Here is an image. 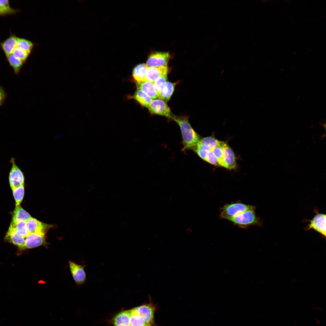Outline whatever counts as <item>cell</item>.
Wrapping results in <instances>:
<instances>
[{"instance_id":"1","label":"cell","mask_w":326,"mask_h":326,"mask_svg":"<svg viewBox=\"0 0 326 326\" xmlns=\"http://www.w3.org/2000/svg\"><path fill=\"white\" fill-rule=\"evenodd\" d=\"M172 120L175 121L180 126L182 138L183 150L194 151L200 139L199 136L190 125L188 117L173 114Z\"/></svg>"},{"instance_id":"2","label":"cell","mask_w":326,"mask_h":326,"mask_svg":"<svg viewBox=\"0 0 326 326\" xmlns=\"http://www.w3.org/2000/svg\"><path fill=\"white\" fill-rule=\"evenodd\" d=\"M255 209L249 210L227 220L241 228L246 229L251 226H261L262 223L256 214Z\"/></svg>"},{"instance_id":"3","label":"cell","mask_w":326,"mask_h":326,"mask_svg":"<svg viewBox=\"0 0 326 326\" xmlns=\"http://www.w3.org/2000/svg\"><path fill=\"white\" fill-rule=\"evenodd\" d=\"M254 209H256L255 206L239 201L227 203L220 208L219 218L227 219L245 211Z\"/></svg>"},{"instance_id":"4","label":"cell","mask_w":326,"mask_h":326,"mask_svg":"<svg viewBox=\"0 0 326 326\" xmlns=\"http://www.w3.org/2000/svg\"><path fill=\"white\" fill-rule=\"evenodd\" d=\"M150 113L172 120L173 114L166 102L159 99H153L147 107Z\"/></svg>"},{"instance_id":"5","label":"cell","mask_w":326,"mask_h":326,"mask_svg":"<svg viewBox=\"0 0 326 326\" xmlns=\"http://www.w3.org/2000/svg\"><path fill=\"white\" fill-rule=\"evenodd\" d=\"M10 161L11 167L9 175V181L11 189L24 185V177L23 172L16 165L14 158H11Z\"/></svg>"},{"instance_id":"6","label":"cell","mask_w":326,"mask_h":326,"mask_svg":"<svg viewBox=\"0 0 326 326\" xmlns=\"http://www.w3.org/2000/svg\"><path fill=\"white\" fill-rule=\"evenodd\" d=\"M132 309L136 314L143 318L146 323L152 325L154 324V315L155 309L152 304H144Z\"/></svg>"},{"instance_id":"7","label":"cell","mask_w":326,"mask_h":326,"mask_svg":"<svg viewBox=\"0 0 326 326\" xmlns=\"http://www.w3.org/2000/svg\"><path fill=\"white\" fill-rule=\"evenodd\" d=\"M316 214L313 218L310 220V223L305 229L308 230L312 229L320 233L325 237L326 235V215L319 213L316 212Z\"/></svg>"},{"instance_id":"8","label":"cell","mask_w":326,"mask_h":326,"mask_svg":"<svg viewBox=\"0 0 326 326\" xmlns=\"http://www.w3.org/2000/svg\"><path fill=\"white\" fill-rule=\"evenodd\" d=\"M170 57L169 53L154 52L149 56L146 64L148 67L167 66Z\"/></svg>"},{"instance_id":"9","label":"cell","mask_w":326,"mask_h":326,"mask_svg":"<svg viewBox=\"0 0 326 326\" xmlns=\"http://www.w3.org/2000/svg\"><path fill=\"white\" fill-rule=\"evenodd\" d=\"M29 233H36L44 235L51 225L38 220L32 217L26 221Z\"/></svg>"},{"instance_id":"10","label":"cell","mask_w":326,"mask_h":326,"mask_svg":"<svg viewBox=\"0 0 326 326\" xmlns=\"http://www.w3.org/2000/svg\"><path fill=\"white\" fill-rule=\"evenodd\" d=\"M69 263L71 274L76 283L78 285L84 283L86 278L84 267L70 261Z\"/></svg>"},{"instance_id":"11","label":"cell","mask_w":326,"mask_h":326,"mask_svg":"<svg viewBox=\"0 0 326 326\" xmlns=\"http://www.w3.org/2000/svg\"><path fill=\"white\" fill-rule=\"evenodd\" d=\"M222 145L223 150L224 167L229 169L234 168L236 166V162L233 150L224 142H222Z\"/></svg>"},{"instance_id":"12","label":"cell","mask_w":326,"mask_h":326,"mask_svg":"<svg viewBox=\"0 0 326 326\" xmlns=\"http://www.w3.org/2000/svg\"><path fill=\"white\" fill-rule=\"evenodd\" d=\"M168 72L167 66L148 67L145 74V80L154 82L159 77L167 75Z\"/></svg>"},{"instance_id":"13","label":"cell","mask_w":326,"mask_h":326,"mask_svg":"<svg viewBox=\"0 0 326 326\" xmlns=\"http://www.w3.org/2000/svg\"><path fill=\"white\" fill-rule=\"evenodd\" d=\"M44 235L29 233L25 239L24 249L31 248L43 245L46 243Z\"/></svg>"},{"instance_id":"14","label":"cell","mask_w":326,"mask_h":326,"mask_svg":"<svg viewBox=\"0 0 326 326\" xmlns=\"http://www.w3.org/2000/svg\"><path fill=\"white\" fill-rule=\"evenodd\" d=\"M136 85L137 89L141 90L152 99L159 98L154 82L147 81L141 82H137Z\"/></svg>"},{"instance_id":"15","label":"cell","mask_w":326,"mask_h":326,"mask_svg":"<svg viewBox=\"0 0 326 326\" xmlns=\"http://www.w3.org/2000/svg\"><path fill=\"white\" fill-rule=\"evenodd\" d=\"M5 239L10 242L18 246L20 249H24L25 238L19 235L10 227L6 235Z\"/></svg>"},{"instance_id":"16","label":"cell","mask_w":326,"mask_h":326,"mask_svg":"<svg viewBox=\"0 0 326 326\" xmlns=\"http://www.w3.org/2000/svg\"><path fill=\"white\" fill-rule=\"evenodd\" d=\"M130 310L123 311L116 314L112 320L114 326H130Z\"/></svg>"},{"instance_id":"17","label":"cell","mask_w":326,"mask_h":326,"mask_svg":"<svg viewBox=\"0 0 326 326\" xmlns=\"http://www.w3.org/2000/svg\"><path fill=\"white\" fill-rule=\"evenodd\" d=\"M220 142V141L213 137L209 136L200 139L197 146L206 152L211 151L218 145Z\"/></svg>"},{"instance_id":"18","label":"cell","mask_w":326,"mask_h":326,"mask_svg":"<svg viewBox=\"0 0 326 326\" xmlns=\"http://www.w3.org/2000/svg\"><path fill=\"white\" fill-rule=\"evenodd\" d=\"M18 39L16 36L12 35L1 43V46L6 56L12 54L17 47Z\"/></svg>"},{"instance_id":"19","label":"cell","mask_w":326,"mask_h":326,"mask_svg":"<svg viewBox=\"0 0 326 326\" xmlns=\"http://www.w3.org/2000/svg\"><path fill=\"white\" fill-rule=\"evenodd\" d=\"M31 217L20 205L16 206L13 212L11 222L16 223L22 221H26Z\"/></svg>"},{"instance_id":"20","label":"cell","mask_w":326,"mask_h":326,"mask_svg":"<svg viewBox=\"0 0 326 326\" xmlns=\"http://www.w3.org/2000/svg\"><path fill=\"white\" fill-rule=\"evenodd\" d=\"M148 67L146 64L142 63L136 66L134 69L133 75L134 78L138 82L146 81L145 75Z\"/></svg>"},{"instance_id":"21","label":"cell","mask_w":326,"mask_h":326,"mask_svg":"<svg viewBox=\"0 0 326 326\" xmlns=\"http://www.w3.org/2000/svg\"><path fill=\"white\" fill-rule=\"evenodd\" d=\"M176 83L167 82L160 95L159 99L166 102L170 99L172 95Z\"/></svg>"},{"instance_id":"22","label":"cell","mask_w":326,"mask_h":326,"mask_svg":"<svg viewBox=\"0 0 326 326\" xmlns=\"http://www.w3.org/2000/svg\"><path fill=\"white\" fill-rule=\"evenodd\" d=\"M133 97L142 105L146 107H148L153 100L141 90L138 89Z\"/></svg>"},{"instance_id":"23","label":"cell","mask_w":326,"mask_h":326,"mask_svg":"<svg viewBox=\"0 0 326 326\" xmlns=\"http://www.w3.org/2000/svg\"><path fill=\"white\" fill-rule=\"evenodd\" d=\"M6 56L7 60L13 68L14 74H18L24 62L12 54Z\"/></svg>"},{"instance_id":"24","label":"cell","mask_w":326,"mask_h":326,"mask_svg":"<svg viewBox=\"0 0 326 326\" xmlns=\"http://www.w3.org/2000/svg\"><path fill=\"white\" fill-rule=\"evenodd\" d=\"M9 227L24 238H26L29 234L27 228L26 221H22L16 223L11 222Z\"/></svg>"},{"instance_id":"25","label":"cell","mask_w":326,"mask_h":326,"mask_svg":"<svg viewBox=\"0 0 326 326\" xmlns=\"http://www.w3.org/2000/svg\"><path fill=\"white\" fill-rule=\"evenodd\" d=\"M130 311V326H144L148 324L143 318L136 314L132 309Z\"/></svg>"},{"instance_id":"26","label":"cell","mask_w":326,"mask_h":326,"mask_svg":"<svg viewBox=\"0 0 326 326\" xmlns=\"http://www.w3.org/2000/svg\"><path fill=\"white\" fill-rule=\"evenodd\" d=\"M13 196L16 202V206L20 205L22 201L24 195V185H21L11 189Z\"/></svg>"},{"instance_id":"27","label":"cell","mask_w":326,"mask_h":326,"mask_svg":"<svg viewBox=\"0 0 326 326\" xmlns=\"http://www.w3.org/2000/svg\"><path fill=\"white\" fill-rule=\"evenodd\" d=\"M217 158L220 166L224 167L223 150L222 145V142L216 146L211 151Z\"/></svg>"},{"instance_id":"28","label":"cell","mask_w":326,"mask_h":326,"mask_svg":"<svg viewBox=\"0 0 326 326\" xmlns=\"http://www.w3.org/2000/svg\"><path fill=\"white\" fill-rule=\"evenodd\" d=\"M167 75H165L159 77L154 82L155 87L159 94V96L167 82Z\"/></svg>"},{"instance_id":"29","label":"cell","mask_w":326,"mask_h":326,"mask_svg":"<svg viewBox=\"0 0 326 326\" xmlns=\"http://www.w3.org/2000/svg\"><path fill=\"white\" fill-rule=\"evenodd\" d=\"M17 46L24 50L30 52L33 46V43L24 39L18 38Z\"/></svg>"},{"instance_id":"30","label":"cell","mask_w":326,"mask_h":326,"mask_svg":"<svg viewBox=\"0 0 326 326\" xmlns=\"http://www.w3.org/2000/svg\"><path fill=\"white\" fill-rule=\"evenodd\" d=\"M30 52L22 49L16 47L13 50L12 54L24 62Z\"/></svg>"},{"instance_id":"31","label":"cell","mask_w":326,"mask_h":326,"mask_svg":"<svg viewBox=\"0 0 326 326\" xmlns=\"http://www.w3.org/2000/svg\"><path fill=\"white\" fill-rule=\"evenodd\" d=\"M205 161L216 166H220L217 158L211 151L206 152Z\"/></svg>"},{"instance_id":"32","label":"cell","mask_w":326,"mask_h":326,"mask_svg":"<svg viewBox=\"0 0 326 326\" xmlns=\"http://www.w3.org/2000/svg\"><path fill=\"white\" fill-rule=\"evenodd\" d=\"M16 11L10 8H6L0 5V15L14 13Z\"/></svg>"},{"instance_id":"33","label":"cell","mask_w":326,"mask_h":326,"mask_svg":"<svg viewBox=\"0 0 326 326\" xmlns=\"http://www.w3.org/2000/svg\"><path fill=\"white\" fill-rule=\"evenodd\" d=\"M7 95L3 88L0 86V106L4 104Z\"/></svg>"},{"instance_id":"34","label":"cell","mask_w":326,"mask_h":326,"mask_svg":"<svg viewBox=\"0 0 326 326\" xmlns=\"http://www.w3.org/2000/svg\"><path fill=\"white\" fill-rule=\"evenodd\" d=\"M0 5L6 8H11L9 6L8 1V0H0Z\"/></svg>"},{"instance_id":"35","label":"cell","mask_w":326,"mask_h":326,"mask_svg":"<svg viewBox=\"0 0 326 326\" xmlns=\"http://www.w3.org/2000/svg\"><path fill=\"white\" fill-rule=\"evenodd\" d=\"M144 326H152V325L150 324H147L146 325H145Z\"/></svg>"}]
</instances>
